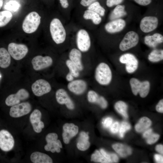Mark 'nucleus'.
<instances>
[{"mask_svg": "<svg viewBox=\"0 0 163 163\" xmlns=\"http://www.w3.org/2000/svg\"><path fill=\"white\" fill-rule=\"evenodd\" d=\"M50 30L52 38L57 44L63 43L66 39V32L61 22L57 18H53L51 21Z\"/></svg>", "mask_w": 163, "mask_h": 163, "instance_id": "1", "label": "nucleus"}, {"mask_svg": "<svg viewBox=\"0 0 163 163\" xmlns=\"http://www.w3.org/2000/svg\"><path fill=\"white\" fill-rule=\"evenodd\" d=\"M95 78L101 85H106L110 83L112 74L111 69L107 64L101 62L98 65L95 70Z\"/></svg>", "mask_w": 163, "mask_h": 163, "instance_id": "2", "label": "nucleus"}, {"mask_svg": "<svg viewBox=\"0 0 163 163\" xmlns=\"http://www.w3.org/2000/svg\"><path fill=\"white\" fill-rule=\"evenodd\" d=\"M41 17L36 12L29 13L25 18L22 23L23 30L27 34H31L37 29L40 23Z\"/></svg>", "mask_w": 163, "mask_h": 163, "instance_id": "3", "label": "nucleus"}, {"mask_svg": "<svg viewBox=\"0 0 163 163\" xmlns=\"http://www.w3.org/2000/svg\"><path fill=\"white\" fill-rule=\"evenodd\" d=\"M130 84L133 94L136 95L139 93L142 97H145L148 94L150 90V84L149 82L145 81L141 82L135 78H131Z\"/></svg>", "mask_w": 163, "mask_h": 163, "instance_id": "4", "label": "nucleus"}, {"mask_svg": "<svg viewBox=\"0 0 163 163\" xmlns=\"http://www.w3.org/2000/svg\"><path fill=\"white\" fill-rule=\"evenodd\" d=\"M78 49L81 52H86L90 49L91 41L89 34L84 29H81L77 32L76 39Z\"/></svg>", "mask_w": 163, "mask_h": 163, "instance_id": "5", "label": "nucleus"}, {"mask_svg": "<svg viewBox=\"0 0 163 163\" xmlns=\"http://www.w3.org/2000/svg\"><path fill=\"white\" fill-rule=\"evenodd\" d=\"M8 51L14 59L18 60L25 57L28 52V49L25 44L11 43L8 46Z\"/></svg>", "mask_w": 163, "mask_h": 163, "instance_id": "6", "label": "nucleus"}, {"mask_svg": "<svg viewBox=\"0 0 163 163\" xmlns=\"http://www.w3.org/2000/svg\"><path fill=\"white\" fill-rule=\"evenodd\" d=\"M139 38L136 32L133 31L128 32L120 44V49L125 51L135 46L138 43Z\"/></svg>", "mask_w": 163, "mask_h": 163, "instance_id": "7", "label": "nucleus"}, {"mask_svg": "<svg viewBox=\"0 0 163 163\" xmlns=\"http://www.w3.org/2000/svg\"><path fill=\"white\" fill-rule=\"evenodd\" d=\"M31 110L32 106L30 103L23 102L11 106L9 115L12 117L18 118L27 114Z\"/></svg>", "mask_w": 163, "mask_h": 163, "instance_id": "8", "label": "nucleus"}, {"mask_svg": "<svg viewBox=\"0 0 163 163\" xmlns=\"http://www.w3.org/2000/svg\"><path fill=\"white\" fill-rule=\"evenodd\" d=\"M14 145V140L11 133L7 130L0 131V148L3 151L11 150Z\"/></svg>", "mask_w": 163, "mask_h": 163, "instance_id": "9", "label": "nucleus"}, {"mask_svg": "<svg viewBox=\"0 0 163 163\" xmlns=\"http://www.w3.org/2000/svg\"><path fill=\"white\" fill-rule=\"evenodd\" d=\"M31 89L35 95L40 97L50 92L51 87L48 81L41 79L37 80L32 84Z\"/></svg>", "mask_w": 163, "mask_h": 163, "instance_id": "10", "label": "nucleus"}, {"mask_svg": "<svg viewBox=\"0 0 163 163\" xmlns=\"http://www.w3.org/2000/svg\"><path fill=\"white\" fill-rule=\"evenodd\" d=\"M30 94L26 89L21 88L14 94L9 95L6 99L5 103L8 106H12L20 103L21 101L27 99Z\"/></svg>", "mask_w": 163, "mask_h": 163, "instance_id": "11", "label": "nucleus"}, {"mask_svg": "<svg viewBox=\"0 0 163 163\" xmlns=\"http://www.w3.org/2000/svg\"><path fill=\"white\" fill-rule=\"evenodd\" d=\"M119 60L121 63L126 64V69L129 73L134 72L138 68V61L132 54L127 53L122 55L120 57Z\"/></svg>", "mask_w": 163, "mask_h": 163, "instance_id": "12", "label": "nucleus"}, {"mask_svg": "<svg viewBox=\"0 0 163 163\" xmlns=\"http://www.w3.org/2000/svg\"><path fill=\"white\" fill-rule=\"evenodd\" d=\"M53 63L52 59L49 56H37L31 61L33 68L36 71H40L48 68L52 65Z\"/></svg>", "mask_w": 163, "mask_h": 163, "instance_id": "13", "label": "nucleus"}, {"mask_svg": "<svg viewBox=\"0 0 163 163\" xmlns=\"http://www.w3.org/2000/svg\"><path fill=\"white\" fill-rule=\"evenodd\" d=\"M158 24V20L156 17L145 16L141 20L140 27L142 32L147 33L155 30L157 27Z\"/></svg>", "mask_w": 163, "mask_h": 163, "instance_id": "14", "label": "nucleus"}, {"mask_svg": "<svg viewBox=\"0 0 163 163\" xmlns=\"http://www.w3.org/2000/svg\"><path fill=\"white\" fill-rule=\"evenodd\" d=\"M58 136L55 133H50L46 137L47 144L45 145L44 149L47 151H50L53 148L55 152L59 153L60 152V148H62V144L60 140L58 139Z\"/></svg>", "mask_w": 163, "mask_h": 163, "instance_id": "15", "label": "nucleus"}, {"mask_svg": "<svg viewBox=\"0 0 163 163\" xmlns=\"http://www.w3.org/2000/svg\"><path fill=\"white\" fill-rule=\"evenodd\" d=\"M56 98L57 102L60 104H65L69 110L75 108V105L66 91L63 88L58 89L56 92Z\"/></svg>", "mask_w": 163, "mask_h": 163, "instance_id": "16", "label": "nucleus"}, {"mask_svg": "<svg viewBox=\"0 0 163 163\" xmlns=\"http://www.w3.org/2000/svg\"><path fill=\"white\" fill-rule=\"evenodd\" d=\"M68 89L71 92L77 95L84 93L87 88V84L82 79L73 80L69 82L67 85Z\"/></svg>", "mask_w": 163, "mask_h": 163, "instance_id": "17", "label": "nucleus"}, {"mask_svg": "<svg viewBox=\"0 0 163 163\" xmlns=\"http://www.w3.org/2000/svg\"><path fill=\"white\" fill-rule=\"evenodd\" d=\"M62 136L65 143L68 144L71 139L78 133V126L72 123H66L63 126Z\"/></svg>", "mask_w": 163, "mask_h": 163, "instance_id": "18", "label": "nucleus"}, {"mask_svg": "<svg viewBox=\"0 0 163 163\" xmlns=\"http://www.w3.org/2000/svg\"><path fill=\"white\" fill-rule=\"evenodd\" d=\"M125 21L121 19L111 21L107 23L105 26L106 31L110 33H114L121 31L125 27Z\"/></svg>", "mask_w": 163, "mask_h": 163, "instance_id": "19", "label": "nucleus"}, {"mask_svg": "<svg viewBox=\"0 0 163 163\" xmlns=\"http://www.w3.org/2000/svg\"><path fill=\"white\" fill-rule=\"evenodd\" d=\"M78 49L73 48L69 54V59L77 67L79 71L83 69L84 67L82 61V54Z\"/></svg>", "mask_w": 163, "mask_h": 163, "instance_id": "20", "label": "nucleus"}, {"mask_svg": "<svg viewBox=\"0 0 163 163\" xmlns=\"http://www.w3.org/2000/svg\"><path fill=\"white\" fill-rule=\"evenodd\" d=\"M42 113L40 111L37 109H35L31 113L30 116V122L34 131L36 133H40L42 129L39 127V124L41 121Z\"/></svg>", "mask_w": 163, "mask_h": 163, "instance_id": "21", "label": "nucleus"}, {"mask_svg": "<svg viewBox=\"0 0 163 163\" xmlns=\"http://www.w3.org/2000/svg\"><path fill=\"white\" fill-rule=\"evenodd\" d=\"M31 161L34 163H52L53 160L48 155L39 152L32 153L30 156Z\"/></svg>", "mask_w": 163, "mask_h": 163, "instance_id": "22", "label": "nucleus"}, {"mask_svg": "<svg viewBox=\"0 0 163 163\" xmlns=\"http://www.w3.org/2000/svg\"><path fill=\"white\" fill-rule=\"evenodd\" d=\"M163 41V36L161 34L155 33L152 35H147L145 37L144 42L148 46L152 47L156 46Z\"/></svg>", "mask_w": 163, "mask_h": 163, "instance_id": "23", "label": "nucleus"}, {"mask_svg": "<svg viewBox=\"0 0 163 163\" xmlns=\"http://www.w3.org/2000/svg\"><path fill=\"white\" fill-rule=\"evenodd\" d=\"M88 133H86L83 131L80 132L77 143V147L79 150L84 151L89 148L90 143L88 141Z\"/></svg>", "mask_w": 163, "mask_h": 163, "instance_id": "24", "label": "nucleus"}, {"mask_svg": "<svg viewBox=\"0 0 163 163\" xmlns=\"http://www.w3.org/2000/svg\"><path fill=\"white\" fill-rule=\"evenodd\" d=\"M11 62L10 55L6 49L4 48H0V67L6 68L10 65Z\"/></svg>", "mask_w": 163, "mask_h": 163, "instance_id": "25", "label": "nucleus"}, {"mask_svg": "<svg viewBox=\"0 0 163 163\" xmlns=\"http://www.w3.org/2000/svg\"><path fill=\"white\" fill-rule=\"evenodd\" d=\"M112 147L122 157H126L132 153V149L129 147L121 143L114 144L113 145Z\"/></svg>", "mask_w": 163, "mask_h": 163, "instance_id": "26", "label": "nucleus"}, {"mask_svg": "<svg viewBox=\"0 0 163 163\" xmlns=\"http://www.w3.org/2000/svg\"><path fill=\"white\" fill-rule=\"evenodd\" d=\"M83 17L86 20H91L93 23L96 25L100 24L102 20L101 17L98 14L88 9L85 11Z\"/></svg>", "mask_w": 163, "mask_h": 163, "instance_id": "27", "label": "nucleus"}, {"mask_svg": "<svg viewBox=\"0 0 163 163\" xmlns=\"http://www.w3.org/2000/svg\"><path fill=\"white\" fill-rule=\"evenodd\" d=\"M152 122L148 118H141L135 126V129L138 132H142L148 129L151 125Z\"/></svg>", "mask_w": 163, "mask_h": 163, "instance_id": "28", "label": "nucleus"}, {"mask_svg": "<svg viewBox=\"0 0 163 163\" xmlns=\"http://www.w3.org/2000/svg\"><path fill=\"white\" fill-rule=\"evenodd\" d=\"M124 5H118L116 6L111 14L110 18L111 20L119 18L126 15L127 13L125 10Z\"/></svg>", "mask_w": 163, "mask_h": 163, "instance_id": "29", "label": "nucleus"}, {"mask_svg": "<svg viewBox=\"0 0 163 163\" xmlns=\"http://www.w3.org/2000/svg\"><path fill=\"white\" fill-rule=\"evenodd\" d=\"M12 17V14L9 11H0V27L6 25L11 20Z\"/></svg>", "mask_w": 163, "mask_h": 163, "instance_id": "30", "label": "nucleus"}, {"mask_svg": "<svg viewBox=\"0 0 163 163\" xmlns=\"http://www.w3.org/2000/svg\"><path fill=\"white\" fill-rule=\"evenodd\" d=\"M116 110L125 118H128L127 109L128 106L126 104L122 101L117 102L114 105Z\"/></svg>", "mask_w": 163, "mask_h": 163, "instance_id": "31", "label": "nucleus"}, {"mask_svg": "<svg viewBox=\"0 0 163 163\" xmlns=\"http://www.w3.org/2000/svg\"><path fill=\"white\" fill-rule=\"evenodd\" d=\"M148 59L152 62L160 61L163 59V50H152L148 56Z\"/></svg>", "mask_w": 163, "mask_h": 163, "instance_id": "32", "label": "nucleus"}, {"mask_svg": "<svg viewBox=\"0 0 163 163\" xmlns=\"http://www.w3.org/2000/svg\"><path fill=\"white\" fill-rule=\"evenodd\" d=\"M88 9L93 11L100 16H103L105 14V10L98 2H95L88 6Z\"/></svg>", "mask_w": 163, "mask_h": 163, "instance_id": "33", "label": "nucleus"}, {"mask_svg": "<svg viewBox=\"0 0 163 163\" xmlns=\"http://www.w3.org/2000/svg\"><path fill=\"white\" fill-rule=\"evenodd\" d=\"M91 161L102 163H109L106 158L98 150H95L94 153L91 155Z\"/></svg>", "mask_w": 163, "mask_h": 163, "instance_id": "34", "label": "nucleus"}, {"mask_svg": "<svg viewBox=\"0 0 163 163\" xmlns=\"http://www.w3.org/2000/svg\"><path fill=\"white\" fill-rule=\"evenodd\" d=\"M66 65L69 69V73L72 74L74 78L79 76V71L77 67L69 59L67 60Z\"/></svg>", "mask_w": 163, "mask_h": 163, "instance_id": "35", "label": "nucleus"}, {"mask_svg": "<svg viewBox=\"0 0 163 163\" xmlns=\"http://www.w3.org/2000/svg\"><path fill=\"white\" fill-rule=\"evenodd\" d=\"M100 152L106 158L109 163H115L118 162V158L115 154L109 153L102 149H100Z\"/></svg>", "mask_w": 163, "mask_h": 163, "instance_id": "36", "label": "nucleus"}, {"mask_svg": "<svg viewBox=\"0 0 163 163\" xmlns=\"http://www.w3.org/2000/svg\"><path fill=\"white\" fill-rule=\"evenodd\" d=\"M100 96L94 91H89L87 94V98L89 102L91 103L97 104Z\"/></svg>", "mask_w": 163, "mask_h": 163, "instance_id": "37", "label": "nucleus"}, {"mask_svg": "<svg viewBox=\"0 0 163 163\" xmlns=\"http://www.w3.org/2000/svg\"><path fill=\"white\" fill-rule=\"evenodd\" d=\"M131 128L130 124L126 122L121 123L119 129L120 136L121 138L123 137L125 133Z\"/></svg>", "mask_w": 163, "mask_h": 163, "instance_id": "38", "label": "nucleus"}, {"mask_svg": "<svg viewBox=\"0 0 163 163\" xmlns=\"http://www.w3.org/2000/svg\"><path fill=\"white\" fill-rule=\"evenodd\" d=\"M159 135L158 134L152 133L146 138V142L149 144H151L155 142L159 139Z\"/></svg>", "mask_w": 163, "mask_h": 163, "instance_id": "39", "label": "nucleus"}, {"mask_svg": "<svg viewBox=\"0 0 163 163\" xmlns=\"http://www.w3.org/2000/svg\"><path fill=\"white\" fill-rule=\"evenodd\" d=\"M113 121L112 119L109 117L104 119L102 122L104 127L106 128L110 127L112 124Z\"/></svg>", "mask_w": 163, "mask_h": 163, "instance_id": "40", "label": "nucleus"}, {"mask_svg": "<svg viewBox=\"0 0 163 163\" xmlns=\"http://www.w3.org/2000/svg\"><path fill=\"white\" fill-rule=\"evenodd\" d=\"M120 124L118 122L116 121L114 122L110 127V132L113 133H117L119 131Z\"/></svg>", "mask_w": 163, "mask_h": 163, "instance_id": "41", "label": "nucleus"}, {"mask_svg": "<svg viewBox=\"0 0 163 163\" xmlns=\"http://www.w3.org/2000/svg\"><path fill=\"white\" fill-rule=\"evenodd\" d=\"M123 0H107L106 5L109 7L114 5L119 4L123 2Z\"/></svg>", "mask_w": 163, "mask_h": 163, "instance_id": "42", "label": "nucleus"}, {"mask_svg": "<svg viewBox=\"0 0 163 163\" xmlns=\"http://www.w3.org/2000/svg\"><path fill=\"white\" fill-rule=\"evenodd\" d=\"M103 109L106 108L107 106V102L104 98L102 96H100V100L97 104Z\"/></svg>", "mask_w": 163, "mask_h": 163, "instance_id": "43", "label": "nucleus"}, {"mask_svg": "<svg viewBox=\"0 0 163 163\" xmlns=\"http://www.w3.org/2000/svg\"><path fill=\"white\" fill-rule=\"evenodd\" d=\"M156 110L158 112H163V100H160L156 107Z\"/></svg>", "mask_w": 163, "mask_h": 163, "instance_id": "44", "label": "nucleus"}, {"mask_svg": "<svg viewBox=\"0 0 163 163\" xmlns=\"http://www.w3.org/2000/svg\"><path fill=\"white\" fill-rule=\"evenodd\" d=\"M96 0H81L80 3L84 7H88Z\"/></svg>", "mask_w": 163, "mask_h": 163, "instance_id": "45", "label": "nucleus"}, {"mask_svg": "<svg viewBox=\"0 0 163 163\" xmlns=\"http://www.w3.org/2000/svg\"><path fill=\"white\" fill-rule=\"evenodd\" d=\"M138 4L143 6L147 5L150 4L152 0H134Z\"/></svg>", "mask_w": 163, "mask_h": 163, "instance_id": "46", "label": "nucleus"}, {"mask_svg": "<svg viewBox=\"0 0 163 163\" xmlns=\"http://www.w3.org/2000/svg\"><path fill=\"white\" fill-rule=\"evenodd\" d=\"M154 158L155 161L157 163H162L163 162V156L161 155L155 154L154 155Z\"/></svg>", "mask_w": 163, "mask_h": 163, "instance_id": "47", "label": "nucleus"}, {"mask_svg": "<svg viewBox=\"0 0 163 163\" xmlns=\"http://www.w3.org/2000/svg\"><path fill=\"white\" fill-rule=\"evenodd\" d=\"M152 133V129L151 128L145 131L143 134V137L145 138H148Z\"/></svg>", "mask_w": 163, "mask_h": 163, "instance_id": "48", "label": "nucleus"}, {"mask_svg": "<svg viewBox=\"0 0 163 163\" xmlns=\"http://www.w3.org/2000/svg\"><path fill=\"white\" fill-rule=\"evenodd\" d=\"M60 3L62 7L67 8L69 6V3L67 0H59Z\"/></svg>", "mask_w": 163, "mask_h": 163, "instance_id": "49", "label": "nucleus"}, {"mask_svg": "<svg viewBox=\"0 0 163 163\" xmlns=\"http://www.w3.org/2000/svg\"><path fill=\"white\" fill-rule=\"evenodd\" d=\"M156 150L160 153L162 154L163 153V146L162 145H157L155 147Z\"/></svg>", "mask_w": 163, "mask_h": 163, "instance_id": "50", "label": "nucleus"}, {"mask_svg": "<svg viewBox=\"0 0 163 163\" xmlns=\"http://www.w3.org/2000/svg\"><path fill=\"white\" fill-rule=\"evenodd\" d=\"M66 78L67 81L69 82L73 80L74 78L73 76L69 72L67 74Z\"/></svg>", "mask_w": 163, "mask_h": 163, "instance_id": "51", "label": "nucleus"}, {"mask_svg": "<svg viewBox=\"0 0 163 163\" xmlns=\"http://www.w3.org/2000/svg\"><path fill=\"white\" fill-rule=\"evenodd\" d=\"M39 127L40 129H42L44 127V123L43 122L40 121L39 124Z\"/></svg>", "mask_w": 163, "mask_h": 163, "instance_id": "52", "label": "nucleus"}, {"mask_svg": "<svg viewBox=\"0 0 163 163\" xmlns=\"http://www.w3.org/2000/svg\"><path fill=\"white\" fill-rule=\"evenodd\" d=\"M3 0H0V9L3 5Z\"/></svg>", "mask_w": 163, "mask_h": 163, "instance_id": "53", "label": "nucleus"}, {"mask_svg": "<svg viewBox=\"0 0 163 163\" xmlns=\"http://www.w3.org/2000/svg\"><path fill=\"white\" fill-rule=\"evenodd\" d=\"M1 77V75L0 74V78Z\"/></svg>", "mask_w": 163, "mask_h": 163, "instance_id": "54", "label": "nucleus"}]
</instances>
